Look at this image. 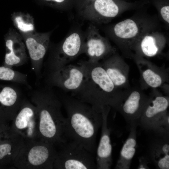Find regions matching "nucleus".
<instances>
[{"mask_svg": "<svg viewBox=\"0 0 169 169\" xmlns=\"http://www.w3.org/2000/svg\"><path fill=\"white\" fill-rule=\"evenodd\" d=\"M78 64L83 69L84 79L80 88L72 93V96L90 104L100 112L107 107L116 110L125 90L116 87L100 62L84 60Z\"/></svg>", "mask_w": 169, "mask_h": 169, "instance_id": "nucleus-1", "label": "nucleus"}, {"mask_svg": "<svg viewBox=\"0 0 169 169\" xmlns=\"http://www.w3.org/2000/svg\"><path fill=\"white\" fill-rule=\"evenodd\" d=\"M67 113L64 132L67 140L76 142L94 154L96 137L102 123V112L72 96L60 99Z\"/></svg>", "mask_w": 169, "mask_h": 169, "instance_id": "nucleus-2", "label": "nucleus"}, {"mask_svg": "<svg viewBox=\"0 0 169 169\" xmlns=\"http://www.w3.org/2000/svg\"><path fill=\"white\" fill-rule=\"evenodd\" d=\"M31 99L37 109L39 140L55 147L65 142L64 132L65 118L61 112L60 99L49 87L34 91Z\"/></svg>", "mask_w": 169, "mask_h": 169, "instance_id": "nucleus-3", "label": "nucleus"}, {"mask_svg": "<svg viewBox=\"0 0 169 169\" xmlns=\"http://www.w3.org/2000/svg\"><path fill=\"white\" fill-rule=\"evenodd\" d=\"M58 151L40 140L25 142L13 162L14 169H53Z\"/></svg>", "mask_w": 169, "mask_h": 169, "instance_id": "nucleus-4", "label": "nucleus"}, {"mask_svg": "<svg viewBox=\"0 0 169 169\" xmlns=\"http://www.w3.org/2000/svg\"><path fill=\"white\" fill-rule=\"evenodd\" d=\"M169 97L153 89L138 123L143 129L156 135L169 136Z\"/></svg>", "mask_w": 169, "mask_h": 169, "instance_id": "nucleus-5", "label": "nucleus"}, {"mask_svg": "<svg viewBox=\"0 0 169 169\" xmlns=\"http://www.w3.org/2000/svg\"><path fill=\"white\" fill-rule=\"evenodd\" d=\"M59 146L54 169H97L93 154L76 142L67 140Z\"/></svg>", "mask_w": 169, "mask_h": 169, "instance_id": "nucleus-6", "label": "nucleus"}, {"mask_svg": "<svg viewBox=\"0 0 169 169\" xmlns=\"http://www.w3.org/2000/svg\"><path fill=\"white\" fill-rule=\"evenodd\" d=\"M142 5V1L137 3L123 0H95L79 13L84 19L93 23H105L123 10Z\"/></svg>", "mask_w": 169, "mask_h": 169, "instance_id": "nucleus-7", "label": "nucleus"}, {"mask_svg": "<svg viewBox=\"0 0 169 169\" xmlns=\"http://www.w3.org/2000/svg\"><path fill=\"white\" fill-rule=\"evenodd\" d=\"M84 38L79 31H74L53 49L47 64L49 73L67 65L83 54Z\"/></svg>", "mask_w": 169, "mask_h": 169, "instance_id": "nucleus-8", "label": "nucleus"}, {"mask_svg": "<svg viewBox=\"0 0 169 169\" xmlns=\"http://www.w3.org/2000/svg\"><path fill=\"white\" fill-rule=\"evenodd\" d=\"M10 127L13 132L22 137L25 142L39 140L38 115L35 106L24 98L11 122Z\"/></svg>", "mask_w": 169, "mask_h": 169, "instance_id": "nucleus-9", "label": "nucleus"}, {"mask_svg": "<svg viewBox=\"0 0 169 169\" xmlns=\"http://www.w3.org/2000/svg\"><path fill=\"white\" fill-rule=\"evenodd\" d=\"M149 99L140 87H130L126 89L117 111L130 125L138 123Z\"/></svg>", "mask_w": 169, "mask_h": 169, "instance_id": "nucleus-10", "label": "nucleus"}, {"mask_svg": "<svg viewBox=\"0 0 169 169\" xmlns=\"http://www.w3.org/2000/svg\"><path fill=\"white\" fill-rule=\"evenodd\" d=\"M116 49L106 38L102 36L93 24L89 25L84 38L83 54L88 57V60L98 62L115 53Z\"/></svg>", "mask_w": 169, "mask_h": 169, "instance_id": "nucleus-11", "label": "nucleus"}, {"mask_svg": "<svg viewBox=\"0 0 169 169\" xmlns=\"http://www.w3.org/2000/svg\"><path fill=\"white\" fill-rule=\"evenodd\" d=\"M134 59L140 73L141 89H156L165 87L169 83V71L165 67H159L143 57L136 55Z\"/></svg>", "mask_w": 169, "mask_h": 169, "instance_id": "nucleus-12", "label": "nucleus"}, {"mask_svg": "<svg viewBox=\"0 0 169 169\" xmlns=\"http://www.w3.org/2000/svg\"><path fill=\"white\" fill-rule=\"evenodd\" d=\"M24 142L9 125L0 124V169H14L13 161Z\"/></svg>", "mask_w": 169, "mask_h": 169, "instance_id": "nucleus-13", "label": "nucleus"}, {"mask_svg": "<svg viewBox=\"0 0 169 169\" xmlns=\"http://www.w3.org/2000/svg\"><path fill=\"white\" fill-rule=\"evenodd\" d=\"M66 65L50 72L48 79L49 86L58 87L72 93L77 90L84 79V71L80 65Z\"/></svg>", "mask_w": 169, "mask_h": 169, "instance_id": "nucleus-14", "label": "nucleus"}, {"mask_svg": "<svg viewBox=\"0 0 169 169\" xmlns=\"http://www.w3.org/2000/svg\"><path fill=\"white\" fill-rule=\"evenodd\" d=\"M51 34V32L37 33L34 31L23 34L32 69L38 76L40 75L44 58L49 48Z\"/></svg>", "mask_w": 169, "mask_h": 169, "instance_id": "nucleus-15", "label": "nucleus"}, {"mask_svg": "<svg viewBox=\"0 0 169 169\" xmlns=\"http://www.w3.org/2000/svg\"><path fill=\"white\" fill-rule=\"evenodd\" d=\"M24 99L17 86L0 84V124L9 125Z\"/></svg>", "mask_w": 169, "mask_h": 169, "instance_id": "nucleus-16", "label": "nucleus"}, {"mask_svg": "<svg viewBox=\"0 0 169 169\" xmlns=\"http://www.w3.org/2000/svg\"><path fill=\"white\" fill-rule=\"evenodd\" d=\"M21 36L10 29L5 36L6 53L3 66L10 68L21 66L27 60L26 46Z\"/></svg>", "mask_w": 169, "mask_h": 169, "instance_id": "nucleus-17", "label": "nucleus"}, {"mask_svg": "<svg viewBox=\"0 0 169 169\" xmlns=\"http://www.w3.org/2000/svg\"><path fill=\"white\" fill-rule=\"evenodd\" d=\"M111 108L105 107L102 111V123L100 138L96 148V163L97 169H109L112 163V147L110 129L108 125V116Z\"/></svg>", "mask_w": 169, "mask_h": 169, "instance_id": "nucleus-18", "label": "nucleus"}, {"mask_svg": "<svg viewBox=\"0 0 169 169\" xmlns=\"http://www.w3.org/2000/svg\"><path fill=\"white\" fill-rule=\"evenodd\" d=\"M115 85L121 90L130 87L129 80L130 67L124 60L115 53L100 62Z\"/></svg>", "mask_w": 169, "mask_h": 169, "instance_id": "nucleus-19", "label": "nucleus"}, {"mask_svg": "<svg viewBox=\"0 0 169 169\" xmlns=\"http://www.w3.org/2000/svg\"><path fill=\"white\" fill-rule=\"evenodd\" d=\"M156 136L150 146V158L157 168L169 169V136Z\"/></svg>", "mask_w": 169, "mask_h": 169, "instance_id": "nucleus-20", "label": "nucleus"}, {"mask_svg": "<svg viewBox=\"0 0 169 169\" xmlns=\"http://www.w3.org/2000/svg\"><path fill=\"white\" fill-rule=\"evenodd\" d=\"M130 125L129 134L121 150L120 156L115 166L116 169L130 168L132 159L136 153L137 144L136 129L138 123H134Z\"/></svg>", "mask_w": 169, "mask_h": 169, "instance_id": "nucleus-21", "label": "nucleus"}, {"mask_svg": "<svg viewBox=\"0 0 169 169\" xmlns=\"http://www.w3.org/2000/svg\"><path fill=\"white\" fill-rule=\"evenodd\" d=\"M164 44L158 39L155 34L149 33L143 36L138 45L134 46L132 49L136 50L137 54L136 55L152 57L160 53Z\"/></svg>", "mask_w": 169, "mask_h": 169, "instance_id": "nucleus-22", "label": "nucleus"}, {"mask_svg": "<svg viewBox=\"0 0 169 169\" xmlns=\"http://www.w3.org/2000/svg\"><path fill=\"white\" fill-rule=\"evenodd\" d=\"M113 31L118 38L128 41L138 35L139 27L134 20L127 19L116 23L113 28Z\"/></svg>", "mask_w": 169, "mask_h": 169, "instance_id": "nucleus-23", "label": "nucleus"}, {"mask_svg": "<svg viewBox=\"0 0 169 169\" xmlns=\"http://www.w3.org/2000/svg\"><path fill=\"white\" fill-rule=\"evenodd\" d=\"M12 19L16 28L23 34L34 31L33 18L28 14L14 13Z\"/></svg>", "mask_w": 169, "mask_h": 169, "instance_id": "nucleus-24", "label": "nucleus"}, {"mask_svg": "<svg viewBox=\"0 0 169 169\" xmlns=\"http://www.w3.org/2000/svg\"><path fill=\"white\" fill-rule=\"evenodd\" d=\"M168 0H154L156 5L159 7L161 15L167 23H169V6Z\"/></svg>", "mask_w": 169, "mask_h": 169, "instance_id": "nucleus-25", "label": "nucleus"}, {"mask_svg": "<svg viewBox=\"0 0 169 169\" xmlns=\"http://www.w3.org/2000/svg\"><path fill=\"white\" fill-rule=\"evenodd\" d=\"M95 0H74V6L79 13Z\"/></svg>", "mask_w": 169, "mask_h": 169, "instance_id": "nucleus-26", "label": "nucleus"}, {"mask_svg": "<svg viewBox=\"0 0 169 169\" xmlns=\"http://www.w3.org/2000/svg\"><path fill=\"white\" fill-rule=\"evenodd\" d=\"M139 164L137 167L138 169H149L148 165V161L147 159L143 156L139 158Z\"/></svg>", "mask_w": 169, "mask_h": 169, "instance_id": "nucleus-27", "label": "nucleus"}]
</instances>
